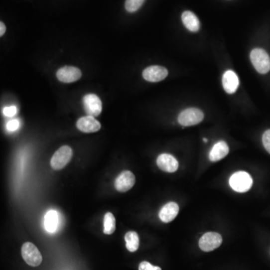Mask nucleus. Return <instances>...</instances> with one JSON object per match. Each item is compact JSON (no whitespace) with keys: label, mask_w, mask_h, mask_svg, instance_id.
I'll use <instances>...</instances> for the list:
<instances>
[{"label":"nucleus","mask_w":270,"mask_h":270,"mask_svg":"<svg viewBox=\"0 0 270 270\" xmlns=\"http://www.w3.org/2000/svg\"><path fill=\"white\" fill-rule=\"evenodd\" d=\"M250 59L255 69L260 74H267L270 71V57L268 53L261 48L252 50Z\"/></svg>","instance_id":"nucleus-1"},{"label":"nucleus","mask_w":270,"mask_h":270,"mask_svg":"<svg viewBox=\"0 0 270 270\" xmlns=\"http://www.w3.org/2000/svg\"><path fill=\"white\" fill-rule=\"evenodd\" d=\"M73 155L72 148L69 146H63L56 151L50 160V165L55 170L63 169L69 164Z\"/></svg>","instance_id":"nucleus-2"},{"label":"nucleus","mask_w":270,"mask_h":270,"mask_svg":"<svg viewBox=\"0 0 270 270\" xmlns=\"http://www.w3.org/2000/svg\"><path fill=\"white\" fill-rule=\"evenodd\" d=\"M252 176L244 171L237 172L230 178V185L237 192H246L252 188Z\"/></svg>","instance_id":"nucleus-3"},{"label":"nucleus","mask_w":270,"mask_h":270,"mask_svg":"<svg viewBox=\"0 0 270 270\" xmlns=\"http://www.w3.org/2000/svg\"><path fill=\"white\" fill-rule=\"evenodd\" d=\"M204 113L197 108H188L184 110L178 117V122L182 126H195L204 120Z\"/></svg>","instance_id":"nucleus-4"},{"label":"nucleus","mask_w":270,"mask_h":270,"mask_svg":"<svg viewBox=\"0 0 270 270\" xmlns=\"http://www.w3.org/2000/svg\"><path fill=\"white\" fill-rule=\"evenodd\" d=\"M21 254L25 262L31 267H38L42 262L41 254L32 243H24L22 246Z\"/></svg>","instance_id":"nucleus-5"},{"label":"nucleus","mask_w":270,"mask_h":270,"mask_svg":"<svg viewBox=\"0 0 270 270\" xmlns=\"http://www.w3.org/2000/svg\"><path fill=\"white\" fill-rule=\"evenodd\" d=\"M222 237L218 233L209 232L204 234L199 241L200 249L204 252H209L218 249L222 245Z\"/></svg>","instance_id":"nucleus-6"},{"label":"nucleus","mask_w":270,"mask_h":270,"mask_svg":"<svg viewBox=\"0 0 270 270\" xmlns=\"http://www.w3.org/2000/svg\"><path fill=\"white\" fill-rule=\"evenodd\" d=\"M84 110L87 115L98 117L102 111V103L99 96L95 94L86 95L83 99Z\"/></svg>","instance_id":"nucleus-7"},{"label":"nucleus","mask_w":270,"mask_h":270,"mask_svg":"<svg viewBox=\"0 0 270 270\" xmlns=\"http://www.w3.org/2000/svg\"><path fill=\"white\" fill-rule=\"evenodd\" d=\"M82 76L81 71L73 66L62 67L56 72V77L61 82L65 84L75 82Z\"/></svg>","instance_id":"nucleus-8"},{"label":"nucleus","mask_w":270,"mask_h":270,"mask_svg":"<svg viewBox=\"0 0 270 270\" xmlns=\"http://www.w3.org/2000/svg\"><path fill=\"white\" fill-rule=\"evenodd\" d=\"M168 72L164 67L160 65H152L144 69L143 78L149 82L156 83L165 79Z\"/></svg>","instance_id":"nucleus-9"},{"label":"nucleus","mask_w":270,"mask_h":270,"mask_svg":"<svg viewBox=\"0 0 270 270\" xmlns=\"http://www.w3.org/2000/svg\"><path fill=\"white\" fill-rule=\"evenodd\" d=\"M135 184V176L129 170L122 172L115 180V188L120 192H126Z\"/></svg>","instance_id":"nucleus-10"},{"label":"nucleus","mask_w":270,"mask_h":270,"mask_svg":"<svg viewBox=\"0 0 270 270\" xmlns=\"http://www.w3.org/2000/svg\"><path fill=\"white\" fill-rule=\"evenodd\" d=\"M77 128L84 133H94L100 130L101 123L94 117L87 115L81 117L77 122Z\"/></svg>","instance_id":"nucleus-11"},{"label":"nucleus","mask_w":270,"mask_h":270,"mask_svg":"<svg viewBox=\"0 0 270 270\" xmlns=\"http://www.w3.org/2000/svg\"><path fill=\"white\" fill-rule=\"evenodd\" d=\"M157 165L163 171L174 173L179 167V162L170 154H161L157 158Z\"/></svg>","instance_id":"nucleus-12"},{"label":"nucleus","mask_w":270,"mask_h":270,"mask_svg":"<svg viewBox=\"0 0 270 270\" xmlns=\"http://www.w3.org/2000/svg\"><path fill=\"white\" fill-rule=\"evenodd\" d=\"M222 85L228 94L235 93L240 85V81L237 74L232 70L227 71L222 78Z\"/></svg>","instance_id":"nucleus-13"},{"label":"nucleus","mask_w":270,"mask_h":270,"mask_svg":"<svg viewBox=\"0 0 270 270\" xmlns=\"http://www.w3.org/2000/svg\"><path fill=\"white\" fill-rule=\"evenodd\" d=\"M179 207L174 202L165 204L159 212V219L164 223L172 222L179 213Z\"/></svg>","instance_id":"nucleus-14"},{"label":"nucleus","mask_w":270,"mask_h":270,"mask_svg":"<svg viewBox=\"0 0 270 270\" xmlns=\"http://www.w3.org/2000/svg\"><path fill=\"white\" fill-rule=\"evenodd\" d=\"M228 152H229V147L226 142L219 141L213 146L209 155V158L213 162H216L226 157Z\"/></svg>","instance_id":"nucleus-15"},{"label":"nucleus","mask_w":270,"mask_h":270,"mask_svg":"<svg viewBox=\"0 0 270 270\" xmlns=\"http://www.w3.org/2000/svg\"><path fill=\"white\" fill-rule=\"evenodd\" d=\"M59 225V215L56 210H49L44 216V228L50 234L57 231Z\"/></svg>","instance_id":"nucleus-16"},{"label":"nucleus","mask_w":270,"mask_h":270,"mask_svg":"<svg viewBox=\"0 0 270 270\" xmlns=\"http://www.w3.org/2000/svg\"><path fill=\"white\" fill-rule=\"evenodd\" d=\"M182 20L185 27L191 32H196L200 29V20L191 11H184L182 13Z\"/></svg>","instance_id":"nucleus-17"},{"label":"nucleus","mask_w":270,"mask_h":270,"mask_svg":"<svg viewBox=\"0 0 270 270\" xmlns=\"http://www.w3.org/2000/svg\"><path fill=\"white\" fill-rule=\"evenodd\" d=\"M126 248L130 252H135L138 249L140 240L138 235L135 231H129L125 236Z\"/></svg>","instance_id":"nucleus-18"},{"label":"nucleus","mask_w":270,"mask_h":270,"mask_svg":"<svg viewBox=\"0 0 270 270\" xmlns=\"http://www.w3.org/2000/svg\"><path fill=\"white\" fill-rule=\"evenodd\" d=\"M116 231V219L111 213H107L104 217V233L111 235Z\"/></svg>","instance_id":"nucleus-19"},{"label":"nucleus","mask_w":270,"mask_h":270,"mask_svg":"<svg viewBox=\"0 0 270 270\" xmlns=\"http://www.w3.org/2000/svg\"><path fill=\"white\" fill-rule=\"evenodd\" d=\"M145 0H126L125 8L128 12L133 13L140 9Z\"/></svg>","instance_id":"nucleus-20"},{"label":"nucleus","mask_w":270,"mask_h":270,"mask_svg":"<svg viewBox=\"0 0 270 270\" xmlns=\"http://www.w3.org/2000/svg\"><path fill=\"white\" fill-rule=\"evenodd\" d=\"M262 140L266 150L270 154V129L264 132L263 135Z\"/></svg>","instance_id":"nucleus-21"},{"label":"nucleus","mask_w":270,"mask_h":270,"mask_svg":"<svg viewBox=\"0 0 270 270\" xmlns=\"http://www.w3.org/2000/svg\"><path fill=\"white\" fill-rule=\"evenodd\" d=\"M139 270H161L159 267L152 265L147 261H143L139 265Z\"/></svg>","instance_id":"nucleus-22"},{"label":"nucleus","mask_w":270,"mask_h":270,"mask_svg":"<svg viewBox=\"0 0 270 270\" xmlns=\"http://www.w3.org/2000/svg\"><path fill=\"white\" fill-rule=\"evenodd\" d=\"M20 127V122L18 120H11L7 123L6 128L9 132H14Z\"/></svg>","instance_id":"nucleus-23"},{"label":"nucleus","mask_w":270,"mask_h":270,"mask_svg":"<svg viewBox=\"0 0 270 270\" xmlns=\"http://www.w3.org/2000/svg\"><path fill=\"white\" fill-rule=\"evenodd\" d=\"M2 112L5 117H12L17 114V108L15 106L6 107L4 108Z\"/></svg>","instance_id":"nucleus-24"},{"label":"nucleus","mask_w":270,"mask_h":270,"mask_svg":"<svg viewBox=\"0 0 270 270\" xmlns=\"http://www.w3.org/2000/svg\"><path fill=\"white\" fill-rule=\"evenodd\" d=\"M5 31H6L5 25L2 22H1L0 23V36H2L5 34Z\"/></svg>","instance_id":"nucleus-25"},{"label":"nucleus","mask_w":270,"mask_h":270,"mask_svg":"<svg viewBox=\"0 0 270 270\" xmlns=\"http://www.w3.org/2000/svg\"><path fill=\"white\" fill-rule=\"evenodd\" d=\"M204 142H207V139L204 138Z\"/></svg>","instance_id":"nucleus-26"}]
</instances>
